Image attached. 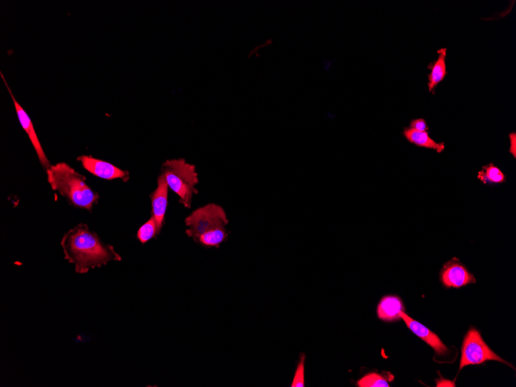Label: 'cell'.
Masks as SVG:
<instances>
[{
  "mask_svg": "<svg viewBox=\"0 0 516 387\" xmlns=\"http://www.w3.org/2000/svg\"><path fill=\"white\" fill-rule=\"evenodd\" d=\"M404 135L409 142L423 148L432 149L441 152L445 148V143H438L429 136L427 132H420L406 129Z\"/></svg>",
  "mask_w": 516,
  "mask_h": 387,
  "instance_id": "cell-13",
  "label": "cell"
},
{
  "mask_svg": "<svg viewBox=\"0 0 516 387\" xmlns=\"http://www.w3.org/2000/svg\"><path fill=\"white\" fill-rule=\"evenodd\" d=\"M159 231L156 219L152 217L139 229L137 238L139 241L145 244L151 239L159 235Z\"/></svg>",
  "mask_w": 516,
  "mask_h": 387,
  "instance_id": "cell-15",
  "label": "cell"
},
{
  "mask_svg": "<svg viewBox=\"0 0 516 387\" xmlns=\"http://www.w3.org/2000/svg\"><path fill=\"white\" fill-rule=\"evenodd\" d=\"M167 184L179 197V203L190 209L194 195H198V173L195 165L187 163L184 159L167 160L162 168Z\"/></svg>",
  "mask_w": 516,
  "mask_h": 387,
  "instance_id": "cell-4",
  "label": "cell"
},
{
  "mask_svg": "<svg viewBox=\"0 0 516 387\" xmlns=\"http://www.w3.org/2000/svg\"><path fill=\"white\" fill-rule=\"evenodd\" d=\"M478 178L484 183H501L506 180L504 173L492 163L484 166L479 172Z\"/></svg>",
  "mask_w": 516,
  "mask_h": 387,
  "instance_id": "cell-14",
  "label": "cell"
},
{
  "mask_svg": "<svg viewBox=\"0 0 516 387\" xmlns=\"http://www.w3.org/2000/svg\"><path fill=\"white\" fill-rule=\"evenodd\" d=\"M509 139H510V149H509V152H510L511 154H513V157H516V134L515 132L511 133L510 135H509Z\"/></svg>",
  "mask_w": 516,
  "mask_h": 387,
  "instance_id": "cell-19",
  "label": "cell"
},
{
  "mask_svg": "<svg viewBox=\"0 0 516 387\" xmlns=\"http://www.w3.org/2000/svg\"><path fill=\"white\" fill-rule=\"evenodd\" d=\"M46 174L52 190L58 191L75 208L91 211L98 202V193L92 190L86 178L69 164L53 165L46 170Z\"/></svg>",
  "mask_w": 516,
  "mask_h": 387,
  "instance_id": "cell-3",
  "label": "cell"
},
{
  "mask_svg": "<svg viewBox=\"0 0 516 387\" xmlns=\"http://www.w3.org/2000/svg\"><path fill=\"white\" fill-rule=\"evenodd\" d=\"M157 188L150 196L152 202V217L156 219L159 232L165 222V216L168 206L169 186L162 172L157 179Z\"/></svg>",
  "mask_w": 516,
  "mask_h": 387,
  "instance_id": "cell-9",
  "label": "cell"
},
{
  "mask_svg": "<svg viewBox=\"0 0 516 387\" xmlns=\"http://www.w3.org/2000/svg\"><path fill=\"white\" fill-rule=\"evenodd\" d=\"M83 168L91 174L107 180L116 179H123L125 182L130 179V172L117 168L110 163L103 161L90 156H80L78 158Z\"/></svg>",
  "mask_w": 516,
  "mask_h": 387,
  "instance_id": "cell-7",
  "label": "cell"
},
{
  "mask_svg": "<svg viewBox=\"0 0 516 387\" xmlns=\"http://www.w3.org/2000/svg\"><path fill=\"white\" fill-rule=\"evenodd\" d=\"M441 279L447 288L459 289L475 282L474 277L456 259H453L444 266L441 273Z\"/></svg>",
  "mask_w": 516,
  "mask_h": 387,
  "instance_id": "cell-8",
  "label": "cell"
},
{
  "mask_svg": "<svg viewBox=\"0 0 516 387\" xmlns=\"http://www.w3.org/2000/svg\"><path fill=\"white\" fill-rule=\"evenodd\" d=\"M305 355L301 356L300 362L294 375L292 387L305 386Z\"/></svg>",
  "mask_w": 516,
  "mask_h": 387,
  "instance_id": "cell-17",
  "label": "cell"
},
{
  "mask_svg": "<svg viewBox=\"0 0 516 387\" xmlns=\"http://www.w3.org/2000/svg\"><path fill=\"white\" fill-rule=\"evenodd\" d=\"M404 307L402 300L397 296H386L381 299L378 305L377 315L385 322L397 321L401 318Z\"/></svg>",
  "mask_w": 516,
  "mask_h": 387,
  "instance_id": "cell-11",
  "label": "cell"
},
{
  "mask_svg": "<svg viewBox=\"0 0 516 387\" xmlns=\"http://www.w3.org/2000/svg\"><path fill=\"white\" fill-rule=\"evenodd\" d=\"M410 126L411 129L420 132H427V125L423 118L413 120Z\"/></svg>",
  "mask_w": 516,
  "mask_h": 387,
  "instance_id": "cell-18",
  "label": "cell"
},
{
  "mask_svg": "<svg viewBox=\"0 0 516 387\" xmlns=\"http://www.w3.org/2000/svg\"><path fill=\"white\" fill-rule=\"evenodd\" d=\"M438 58L429 68L431 73L428 75V89L432 92L445 79L447 75L446 56L447 49L442 48L438 51Z\"/></svg>",
  "mask_w": 516,
  "mask_h": 387,
  "instance_id": "cell-12",
  "label": "cell"
},
{
  "mask_svg": "<svg viewBox=\"0 0 516 387\" xmlns=\"http://www.w3.org/2000/svg\"><path fill=\"white\" fill-rule=\"evenodd\" d=\"M229 224L222 206L209 204L192 212L185 219L186 235L206 249H218L229 239Z\"/></svg>",
  "mask_w": 516,
  "mask_h": 387,
  "instance_id": "cell-2",
  "label": "cell"
},
{
  "mask_svg": "<svg viewBox=\"0 0 516 387\" xmlns=\"http://www.w3.org/2000/svg\"><path fill=\"white\" fill-rule=\"evenodd\" d=\"M60 244L65 259L75 264L76 272L82 275L110 262L122 261V257L114 246L103 242L84 224H80L66 232Z\"/></svg>",
  "mask_w": 516,
  "mask_h": 387,
  "instance_id": "cell-1",
  "label": "cell"
},
{
  "mask_svg": "<svg viewBox=\"0 0 516 387\" xmlns=\"http://www.w3.org/2000/svg\"><path fill=\"white\" fill-rule=\"evenodd\" d=\"M400 317L404 320L408 328L415 335L423 339L427 344L432 347L438 355L444 356L448 352L447 347L442 343L440 338L435 333L427 329L424 325L415 321L414 319L407 316L404 312H402Z\"/></svg>",
  "mask_w": 516,
  "mask_h": 387,
  "instance_id": "cell-10",
  "label": "cell"
},
{
  "mask_svg": "<svg viewBox=\"0 0 516 387\" xmlns=\"http://www.w3.org/2000/svg\"><path fill=\"white\" fill-rule=\"evenodd\" d=\"M437 386H454V384L449 381L447 379L439 380L437 382Z\"/></svg>",
  "mask_w": 516,
  "mask_h": 387,
  "instance_id": "cell-20",
  "label": "cell"
},
{
  "mask_svg": "<svg viewBox=\"0 0 516 387\" xmlns=\"http://www.w3.org/2000/svg\"><path fill=\"white\" fill-rule=\"evenodd\" d=\"M391 380L392 379H389L387 377L379 375V373L371 372L362 377L357 385L359 387H389L391 386L389 381H391Z\"/></svg>",
  "mask_w": 516,
  "mask_h": 387,
  "instance_id": "cell-16",
  "label": "cell"
},
{
  "mask_svg": "<svg viewBox=\"0 0 516 387\" xmlns=\"http://www.w3.org/2000/svg\"><path fill=\"white\" fill-rule=\"evenodd\" d=\"M0 73H1V76L3 80L4 84L6 86V88H8V89L10 95L12 99L13 103H15V109L17 111V117L19 118V122L20 125H21L22 128L25 130L26 134H28L32 143L33 148H35L37 152L40 163H42V165H43V168L46 170H48L51 168V165L50 163L49 159H48V157H46L42 145L39 142V140L35 130V128H33V125L32 123L30 118L28 116V113H26L25 110L22 108V106L20 105L19 102L17 101V99L15 98V96H13L12 92L11 91V89L8 82H6V79L4 78L3 73L0 72Z\"/></svg>",
  "mask_w": 516,
  "mask_h": 387,
  "instance_id": "cell-6",
  "label": "cell"
},
{
  "mask_svg": "<svg viewBox=\"0 0 516 387\" xmlns=\"http://www.w3.org/2000/svg\"><path fill=\"white\" fill-rule=\"evenodd\" d=\"M488 360L507 363L489 348L477 330L471 329L462 345L460 370L466 366L481 364Z\"/></svg>",
  "mask_w": 516,
  "mask_h": 387,
  "instance_id": "cell-5",
  "label": "cell"
}]
</instances>
